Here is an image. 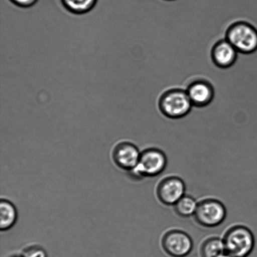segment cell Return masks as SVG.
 <instances>
[{"instance_id": "obj_7", "label": "cell", "mask_w": 257, "mask_h": 257, "mask_svg": "<svg viewBox=\"0 0 257 257\" xmlns=\"http://www.w3.org/2000/svg\"><path fill=\"white\" fill-rule=\"evenodd\" d=\"M186 185L182 179L171 176L163 179L156 188L159 201L166 206H174L186 195Z\"/></svg>"}, {"instance_id": "obj_9", "label": "cell", "mask_w": 257, "mask_h": 257, "mask_svg": "<svg viewBox=\"0 0 257 257\" xmlns=\"http://www.w3.org/2000/svg\"><path fill=\"white\" fill-rule=\"evenodd\" d=\"M193 107L203 108L208 106L215 98V91L209 80L199 78L192 80L186 89Z\"/></svg>"}, {"instance_id": "obj_19", "label": "cell", "mask_w": 257, "mask_h": 257, "mask_svg": "<svg viewBox=\"0 0 257 257\" xmlns=\"http://www.w3.org/2000/svg\"><path fill=\"white\" fill-rule=\"evenodd\" d=\"M15 257H17V256H15ZM20 257H21V256H20Z\"/></svg>"}, {"instance_id": "obj_11", "label": "cell", "mask_w": 257, "mask_h": 257, "mask_svg": "<svg viewBox=\"0 0 257 257\" xmlns=\"http://www.w3.org/2000/svg\"><path fill=\"white\" fill-rule=\"evenodd\" d=\"M18 212L14 203L7 199H2L0 202V229L7 231L17 223Z\"/></svg>"}, {"instance_id": "obj_18", "label": "cell", "mask_w": 257, "mask_h": 257, "mask_svg": "<svg viewBox=\"0 0 257 257\" xmlns=\"http://www.w3.org/2000/svg\"><path fill=\"white\" fill-rule=\"evenodd\" d=\"M165 1L172 2V1H175V0H165Z\"/></svg>"}, {"instance_id": "obj_6", "label": "cell", "mask_w": 257, "mask_h": 257, "mask_svg": "<svg viewBox=\"0 0 257 257\" xmlns=\"http://www.w3.org/2000/svg\"><path fill=\"white\" fill-rule=\"evenodd\" d=\"M161 246L166 254L171 257H186L192 251L193 241L185 231L173 229L163 235Z\"/></svg>"}, {"instance_id": "obj_5", "label": "cell", "mask_w": 257, "mask_h": 257, "mask_svg": "<svg viewBox=\"0 0 257 257\" xmlns=\"http://www.w3.org/2000/svg\"><path fill=\"white\" fill-rule=\"evenodd\" d=\"M226 215L225 206L221 201L207 198L198 203L194 217L199 225L204 227L214 228L223 223Z\"/></svg>"}, {"instance_id": "obj_15", "label": "cell", "mask_w": 257, "mask_h": 257, "mask_svg": "<svg viewBox=\"0 0 257 257\" xmlns=\"http://www.w3.org/2000/svg\"><path fill=\"white\" fill-rule=\"evenodd\" d=\"M21 257H47L46 251L39 245H30L24 248Z\"/></svg>"}, {"instance_id": "obj_12", "label": "cell", "mask_w": 257, "mask_h": 257, "mask_svg": "<svg viewBox=\"0 0 257 257\" xmlns=\"http://www.w3.org/2000/svg\"><path fill=\"white\" fill-rule=\"evenodd\" d=\"M225 252L223 238L216 236L206 239L200 247L201 257H218Z\"/></svg>"}, {"instance_id": "obj_13", "label": "cell", "mask_w": 257, "mask_h": 257, "mask_svg": "<svg viewBox=\"0 0 257 257\" xmlns=\"http://www.w3.org/2000/svg\"><path fill=\"white\" fill-rule=\"evenodd\" d=\"M98 0H60L63 7L74 15H84L91 11Z\"/></svg>"}, {"instance_id": "obj_8", "label": "cell", "mask_w": 257, "mask_h": 257, "mask_svg": "<svg viewBox=\"0 0 257 257\" xmlns=\"http://www.w3.org/2000/svg\"><path fill=\"white\" fill-rule=\"evenodd\" d=\"M141 151L135 144L120 141L113 147L111 158L115 165L121 170L132 171L140 161Z\"/></svg>"}, {"instance_id": "obj_1", "label": "cell", "mask_w": 257, "mask_h": 257, "mask_svg": "<svg viewBox=\"0 0 257 257\" xmlns=\"http://www.w3.org/2000/svg\"><path fill=\"white\" fill-rule=\"evenodd\" d=\"M158 105L161 114L171 119L186 117L193 107L186 89L181 88L166 90L159 98Z\"/></svg>"}, {"instance_id": "obj_10", "label": "cell", "mask_w": 257, "mask_h": 257, "mask_svg": "<svg viewBox=\"0 0 257 257\" xmlns=\"http://www.w3.org/2000/svg\"><path fill=\"white\" fill-rule=\"evenodd\" d=\"M237 52L225 39L219 40L211 50V59L214 65L221 69H228L235 64L238 59Z\"/></svg>"}, {"instance_id": "obj_3", "label": "cell", "mask_w": 257, "mask_h": 257, "mask_svg": "<svg viewBox=\"0 0 257 257\" xmlns=\"http://www.w3.org/2000/svg\"><path fill=\"white\" fill-rule=\"evenodd\" d=\"M223 240L226 252L234 257H248L255 248V236L247 226H232L226 231Z\"/></svg>"}, {"instance_id": "obj_16", "label": "cell", "mask_w": 257, "mask_h": 257, "mask_svg": "<svg viewBox=\"0 0 257 257\" xmlns=\"http://www.w3.org/2000/svg\"><path fill=\"white\" fill-rule=\"evenodd\" d=\"M38 1L39 0H10L13 4L23 9H27L34 6Z\"/></svg>"}, {"instance_id": "obj_4", "label": "cell", "mask_w": 257, "mask_h": 257, "mask_svg": "<svg viewBox=\"0 0 257 257\" xmlns=\"http://www.w3.org/2000/svg\"><path fill=\"white\" fill-rule=\"evenodd\" d=\"M167 164V156L162 150L148 148L141 152L138 165L132 171L140 178L155 177L165 170Z\"/></svg>"}, {"instance_id": "obj_17", "label": "cell", "mask_w": 257, "mask_h": 257, "mask_svg": "<svg viewBox=\"0 0 257 257\" xmlns=\"http://www.w3.org/2000/svg\"><path fill=\"white\" fill-rule=\"evenodd\" d=\"M218 257H234V256L232 255H231L230 254L225 252V253H223L222 255L219 256Z\"/></svg>"}, {"instance_id": "obj_2", "label": "cell", "mask_w": 257, "mask_h": 257, "mask_svg": "<svg viewBox=\"0 0 257 257\" xmlns=\"http://www.w3.org/2000/svg\"><path fill=\"white\" fill-rule=\"evenodd\" d=\"M225 39L240 54L250 55L257 50V29L247 22L231 24L226 30Z\"/></svg>"}, {"instance_id": "obj_14", "label": "cell", "mask_w": 257, "mask_h": 257, "mask_svg": "<svg viewBox=\"0 0 257 257\" xmlns=\"http://www.w3.org/2000/svg\"><path fill=\"white\" fill-rule=\"evenodd\" d=\"M198 202L195 198L185 195L174 205V209L178 216L183 218H189L195 215Z\"/></svg>"}]
</instances>
